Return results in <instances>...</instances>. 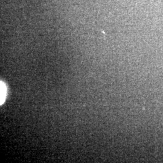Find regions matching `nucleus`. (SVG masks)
Segmentation results:
<instances>
[{"label": "nucleus", "mask_w": 163, "mask_h": 163, "mask_svg": "<svg viewBox=\"0 0 163 163\" xmlns=\"http://www.w3.org/2000/svg\"><path fill=\"white\" fill-rule=\"evenodd\" d=\"M1 96H0V98H1V105H2L4 102V100L5 98V96H6V92H7V90H6V87L5 84L1 82Z\"/></svg>", "instance_id": "nucleus-1"}]
</instances>
